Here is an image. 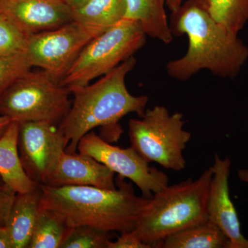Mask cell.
<instances>
[{"instance_id": "6da1fadb", "label": "cell", "mask_w": 248, "mask_h": 248, "mask_svg": "<svg viewBox=\"0 0 248 248\" xmlns=\"http://www.w3.org/2000/svg\"><path fill=\"white\" fill-rule=\"evenodd\" d=\"M169 23L173 36L188 38L185 55L166 64V73L173 79L187 81L207 70L214 76L233 79L248 61V47L239 34L217 22L195 0H186L172 13Z\"/></svg>"}, {"instance_id": "7a4b0ae2", "label": "cell", "mask_w": 248, "mask_h": 248, "mask_svg": "<svg viewBox=\"0 0 248 248\" xmlns=\"http://www.w3.org/2000/svg\"><path fill=\"white\" fill-rule=\"evenodd\" d=\"M136 63L131 57L94 84L71 91L74 99L58 126L68 143L66 153H76L80 140L97 127H102L100 136L104 140L117 141L123 132L119 122L124 117L144 115L149 97L133 95L125 84L126 76Z\"/></svg>"}, {"instance_id": "3957f363", "label": "cell", "mask_w": 248, "mask_h": 248, "mask_svg": "<svg viewBox=\"0 0 248 248\" xmlns=\"http://www.w3.org/2000/svg\"><path fill=\"white\" fill-rule=\"evenodd\" d=\"M117 174L115 190L40 184L41 207L58 213L70 228L85 225L109 232H129L135 229L150 198L137 195L133 184Z\"/></svg>"}, {"instance_id": "277c9868", "label": "cell", "mask_w": 248, "mask_h": 248, "mask_svg": "<svg viewBox=\"0 0 248 248\" xmlns=\"http://www.w3.org/2000/svg\"><path fill=\"white\" fill-rule=\"evenodd\" d=\"M212 177L210 166L195 180L186 179L154 194L132 233L150 248H159L170 235L208 221Z\"/></svg>"}, {"instance_id": "5b68a950", "label": "cell", "mask_w": 248, "mask_h": 248, "mask_svg": "<svg viewBox=\"0 0 248 248\" xmlns=\"http://www.w3.org/2000/svg\"><path fill=\"white\" fill-rule=\"evenodd\" d=\"M146 37L139 23L122 19L84 47L60 84L71 92L89 84L133 57L144 46Z\"/></svg>"}, {"instance_id": "8992f818", "label": "cell", "mask_w": 248, "mask_h": 248, "mask_svg": "<svg viewBox=\"0 0 248 248\" xmlns=\"http://www.w3.org/2000/svg\"><path fill=\"white\" fill-rule=\"evenodd\" d=\"M184 126L182 113L170 114L167 108L155 106L141 117L129 121L130 144L150 164L181 171L186 168L184 151L192 137Z\"/></svg>"}, {"instance_id": "52a82bcc", "label": "cell", "mask_w": 248, "mask_h": 248, "mask_svg": "<svg viewBox=\"0 0 248 248\" xmlns=\"http://www.w3.org/2000/svg\"><path fill=\"white\" fill-rule=\"evenodd\" d=\"M71 91L43 71H29L0 96V115L19 122L56 124L69 110Z\"/></svg>"}, {"instance_id": "ba28073f", "label": "cell", "mask_w": 248, "mask_h": 248, "mask_svg": "<svg viewBox=\"0 0 248 248\" xmlns=\"http://www.w3.org/2000/svg\"><path fill=\"white\" fill-rule=\"evenodd\" d=\"M104 32L73 21L29 35L25 53L32 67H39L60 82L84 47Z\"/></svg>"}, {"instance_id": "9c48e42d", "label": "cell", "mask_w": 248, "mask_h": 248, "mask_svg": "<svg viewBox=\"0 0 248 248\" xmlns=\"http://www.w3.org/2000/svg\"><path fill=\"white\" fill-rule=\"evenodd\" d=\"M78 151L92 156L115 174L131 181L146 198H151L169 186L166 174L150 166L133 147L112 146L93 130L80 140Z\"/></svg>"}, {"instance_id": "30bf717a", "label": "cell", "mask_w": 248, "mask_h": 248, "mask_svg": "<svg viewBox=\"0 0 248 248\" xmlns=\"http://www.w3.org/2000/svg\"><path fill=\"white\" fill-rule=\"evenodd\" d=\"M68 146L55 124L46 122L19 123L17 147L23 169L31 180L46 184Z\"/></svg>"}, {"instance_id": "8fae6325", "label": "cell", "mask_w": 248, "mask_h": 248, "mask_svg": "<svg viewBox=\"0 0 248 248\" xmlns=\"http://www.w3.org/2000/svg\"><path fill=\"white\" fill-rule=\"evenodd\" d=\"M231 167L230 158L222 159L215 154L207 204L208 221L226 235L229 248H248V239L241 232L237 212L230 195Z\"/></svg>"}, {"instance_id": "7c38bea8", "label": "cell", "mask_w": 248, "mask_h": 248, "mask_svg": "<svg viewBox=\"0 0 248 248\" xmlns=\"http://www.w3.org/2000/svg\"><path fill=\"white\" fill-rule=\"evenodd\" d=\"M0 14L9 17L29 35L74 21L73 9L63 0H0Z\"/></svg>"}, {"instance_id": "4fadbf2b", "label": "cell", "mask_w": 248, "mask_h": 248, "mask_svg": "<svg viewBox=\"0 0 248 248\" xmlns=\"http://www.w3.org/2000/svg\"><path fill=\"white\" fill-rule=\"evenodd\" d=\"M46 185L117 188L115 173L89 155L64 152Z\"/></svg>"}, {"instance_id": "5bb4252c", "label": "cell", "mask_w": 248, "mask_h": 248, "mask_svg": "<svg viewBox=\"0 0 248 248\" xmlns=\"http://www.w3.org/2000/svg\"><path fill=\"white\" fill-rule=\"evenodd\" d=\"M42 190L17 193L10 211L6 226L14 248H28L40 213Z\"/></svg>"}, {"instance_id": "9a60e30c", "label": "cell", "mask_w": 248, "mask_h": 248, "mask_svg": "<svg viewBox=\"0 0 248 248\" xmlns=\"http://www.w3.org/2000/svg\"><path fill=\"white\" fill-rule=\"evenodd\" d=\"M19 122L12 121L0 138V176L17 193L34 190L40 184L28 177L18 153Z\"/></svg>"}, {"instance_id": "2e32d148", "label": "cell", "mask_w": 248, "mask_h": 248, "mask_svg": "<svg viewBox=\"0 0 248 248\" xmlns=\"http://www.w3.org/2000/svg\"><path fill=\"white\" fill-rule=\"evenodd\" d=\"M166 6V0H126L124 19L139 23L147 36L169 45L174 36Z\"/></svg>"}, {"instance_id": "e0dca14e", "label": "cell", "mask_w": 248, "mask_h": 248, "mask_svg": "<svg viewBox=\"0 0 248 248\" xmlns=\"http://www.w3.org/2000/svg\"><path fill=\"white\" fill-rule=\"evenodd\" d=\"M126 0H89L73 9L75 22L106 31L124 18Z\"/></svg>"}, {"instance_id": "ac0fdd59", "label": "cell", "mask_w": 248, "mask_h": 248, "mask_svg": "<svg viewBox=\"0 0 248 248\" xmlns=\"http://www.w3.org/2000/svg\"><path fill=\"white\" fill-rule=\"evenodd\" d=\"M230 241L216 225L210 221L191 226L170 235L164 248H229Z\"/></svg>"}, {"instance_id": "d6986e66", "label": "cell", "mask_w": 248, "mask_h": 248, "mask_svg": "<svg viewBox=\"0 0 248 248\" xmlns=\"http://www.w3.org/2000/svg\"><path fill=\"white\" fill-rule=\"evenodd\" d=\"M70 228L58 213L40 207L28 248H61Z\"/></svg>"}, {"instance_id": "ffe728a7", "label": "cell", "mask_w": 248, "mask_h": 248, "mask_svg": "<svg viewBox=\"0 0 248 248\" xmlns=\"http://www.w3.org/2000/svg\"><path fill=\"white\" fill-rule=\"evenodd\" d=\"M217 22L239 34L248 22V0H195Z\"/></svg>"}, {"instance_id": "44dd1931", "label": "cell", "mask_w": 248, "mask_h": 248, "mask_svg": "<svg viewBox=\"0 0 248 248\" xmlns=\"http://www.w3.org/2000/svg\"><path fill=\"white\" fill-rule=\"evenodd\" d=\"M113 232L101 231L89 226L70 228L61 248H108Z\"/></svg>"}, {"instance_id": "7402d4cb", "label": "cell", "mask_w": 248, "mask_h": 248, "mask_svg": "<svg viewBox=\"0 0 248 248\" xmlns=\"http://www.w3.org/2000/svg\"><path fill=\"white\" fill-rule=\"evenodd\" d=\"M29 37L14 21L0 14V56L24 53Z\"/></svg>"}, {"instance_id": "603a6c76", "label": "cell", "mask_w": 248, "mask_h": 248, "mask_svg": "<svg viewBox=\"0 0 248 248\" xmlns=\"http://www.w3.org/2000/svg\"><path fill=\"white\" fill-rule=\"evenodd\" d=\"M32 67L25 52L0 56V96Z\"/></svg>"}, {"instance_id": "cb8c5ba5", "label": "cell", "mask_w": 248, "mask_h": 248, "mask_svg": "<svg viewBox=\"0 0 248 248\" xmlns=\"http://www.w3.org/2000/svg\"><path fill=\"white\" fill-rule=\"evenodd\" d=\"M16 195L17 192L11 188L0 176V226H6Z\"/></svg>"}, {"instance_id": "d4e9b609", "label": "cell", "mask_w": 248, "mask_h": 248, "mask_svg": "<svg viewBox=\"0 0 248 248\" xmlns=\"http://www.w3.org/2000/svg\"><path fill=\"white\" fill-rule=\"evenodd\" d=\"M108 248H150L132 233H121L115 241H111Z\"/></svg>"}, {"instance_id": "484cf974", "label": "cell", "mask_w": 248, "mask_h": 248, "mask_svg": "<svg viewBox=\"0 0 248 248\" xmlns=\"http://www.w3.org/2000/svg\"><path fill=\"white\" fill-rule=\"evenodd\" d=\"M0 248H14L9 232L6 226H0Z\"/></svg>"}, {"instance_id": "4316f807", "label": "cell", "mask_w": 248, "mask_h": 248, "mask_svg": "<svg viewBox=\"0 0 248 248\" xmlns=\"http://www.w3.org/2000/svg\"><path fill=\"white\" fill-rule=\"evenodd\" d=\"M185 1L186 0H166V6L169 8L171 13L175 12Z\"/></svg>"}, {"instance_id": "83f0119b", "label": "cell", "mask_w": 248, "mask_h": 248, "mask_svg": "<svg viewBox=\"0 0 248 248\" xmlns=\"http://www.w3.org/2000/svg\"><path fill=\"white\" fill-rule=\"evenodd\" d=\"M11 122L12 120H10L9 117L0 115V138L5 133Z\"/></svg>"}, {"instance_id": "f1b7e54d", "label": "cell", "mask_w": 248, "mask_h": 248, "mask_svg": "<svg viewBox=\"0 0 248 248\" xmlns=\"http://www.w3.org/2000/svg\"><path fill=\"white\" fill-rule=\"evenodd\" d=\"M72 9H76L85 4L89 0H63Z\"/></svg>"}, {"instance_id": "f546056e", "label": "cell", "mask_w": 248, "mask_h": 248, "mask_svg": "<svg viewBox=\"0 0 248 248\" xmlns=\"http://www.w3.org/2000/svg\"><path fill=\"white\" fill-rule=\"evenodd\" d=\"M238 177L242 182L248 183V170L241 169L238 171Z\"/></svg>"}]
</instances>
